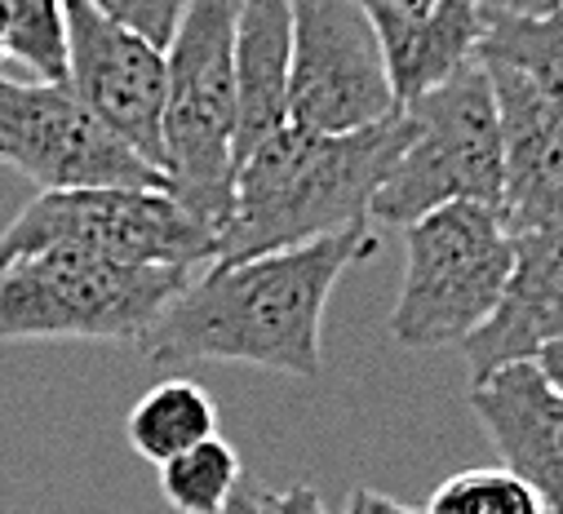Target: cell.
<instances>
[{"mask_svg":"<svg viewBox=\"0 0 563 514\" xmlns=\"http://www.w3.org/2000/svg\"><path fill=\"white\" fill-rule=\"evenodd\" d=\"M377 253L373 222L316 244L279 248L196 276L143 333V359L249 364L279 377H320V333L338 280Z\"/></svg>","mask_w":563,"mask_h":514,"instance_id":"obj_1","label":"cell"},{"mask_svg":"<svg viewBox=\"0 0 563 514\" xmlns=\"http://www.w3.org/2000/svg\"><path fill=\"white\" fill-rule=\"evenodd\" d=\"M404 143V111L338 138L285 124L235 165L231 217L218 231L209 267L316 244L324 235L364 226L368 204L395 169Z\"/></svg>","mask_w":563,"mask_h":514,"instance_id":"obj_2","label":"cell"},{"mask_svg":"<svg viewBox=\"0 0 563 514\" xmlns=\"http://www.w3.org/2000/svg\"><path fill=\"white\" fill-rule=\"evenodd\" d=\"M244 0H187L165 49V191L213 235L235 182V23Z\"/></svg>","mask_w":563,"mask_h":514,"instance_id":"obj_3","label":"cell"},{"mask_svg":"<svg viewBox=\"0 0 563 514\" xmlns=\"http://www.w3.org/2000/svg\"><path fill=\"white\" fill-rule=\"evenodd\" d=\"M196 280L174 267H129L85 248H36L0 262V342L137 346Z\"/></svg>","mask_w":563,"mask_h":514,"instance_id":"obj_4","label":"cell"},{"mask_svg":"<svg viewBox=\"0 0 563 514\" xmlns=\"http://www.w3.org/2000/svg\"><path fill=\"white\" fill-rule=\"evenodd\" d=\"M399 111L408 115V143L377 187L368 222L377 217L390 226H408L444 204L501 209V115L488 67L479 58Z\"/></svg>","mask_w":563,"mask_h":514,"instance_id":"obj_5","label":"cell"},{"mask_svg":"<svg viewBox=\"0 0 563 514\" xmlns=\"http://www.w3.org/2000/svg\"><path fill=\"white\" fill-rule=\"evenodd\" d=\"M515 235L493 204H444L404 226L390 337L408 350L462 346L501 302Z\"/></svg>","mask_w":563,"mask_h":514,"instance_id":"obj_6","label":"cell"},{"mask_svg":"<svg viewBox=\"0 0 563 514\" xmlns=\"http://www.w3.org/2000/svg\"><path fill=\"white\" fill-rule=\"evenodd\" d=\"M218 235L191 217L169 191L143 187H76L41 191L5 231L0 262L36 248H85L129 267L196 271L213 257Z\"/></svg>","mask_w":563,"mask_h":514,"instance_id":"obj_7","label":"cell"},{"mask_svg":"<svg viewBox=\"0 0 563 514\" xmlns=\"http://www.w3.org/2000/svg\"><path fill=\"white\" fill-rule=\"evenodd\" d=\"M289 124L307 134H360L399 111L377 32L360 0H289Z\"/></svg>","mask_w":563,"mask_h":514,"instance_id":"obj_8","label":"cell"},{"mask_svg":"<svg viewBox=\"0 0 563 514\" xmlns=\"http://www.w3.org/2000/svg\"><path fill=\"white\" fill-rule=\"evenodd\" d=\"M0 165L27 174L32 182H41V191H165V174L137 160L67 85L41 80L0 76Z\"/></svg>","mask_w":563,"mask_h":514,"instance_id":"obj_9","label":"cell"},{"mask_svg":"<svg viewBox=\"0 0 563 514\" xmlns=\"http://www.w3.org/2000/svg\"><path fill=\"white\" fill-rule=\"evenodd\" d=\"M67 5V89L152 169L165 174V54L89 0Z\"/></svg>","mask_w":563,"mask_h":514,"instance_id":"obj_10","label":"cell"},{"mask_svg":"<svg viewBox=\"0 0 563 514\" xmlns=\"http://www.w3.org/2000/svg\"><path fill=\"white\" fill-rule=\"evenodd\" d=\"M484 67L501 115V217L510 235L563 226V102L510 67Z\"/></svg>","mask_w":563,"mask_h":514,"instance_id":"obj_11","label":"cell"},{"mask_svg":"<svg viewBox=\"0 0 563 514\" xmlns=\"http://www.w3.org/2000/svg\"><path fill=\"white\" fill-rule=\"evenodd\" d=\"M471 413L488 431L501 466L541 501L563 514V395L537 364H510L471 381Z\"/></svg>","mask_w":563,"mask_h":514,"instance_id":"obj_12","label":"cell"},{"mask_svg":"<svg viewBox=\"0 0 563 514\" xmlns=\"http://www.w3.org/2000/svg\"><path fill=\"white\" fill-rule=\"evenodd\" d=\"M554 337H563V226L519 231L497 311L462 342L471 381L510 364H532Z\"/></svg>","mask_w":563,"mask_h":514,"instance_id":"obj_13","label":"cell"},{"mask_svg":"<svg viewBox=\"0 0 563 514\" xmlns=\"http://www.w3.org/2000/svg\"><path fill=\"white\" fill-rule=\"evenodd\" d=\"M386 63V80L399 107L440 89L453 71L475 63L484 36L479 0H444L435 14H404L390 0H360Z\"/></svg>","mask_w":563,"mask_h":514,"instance_id":"obj_14","label":"cell"},{"mask_svg":"<svg viewBox=\"0 0 563 514\" xmlns=\"http://www.w3.org/2000/svg\"><path fill=\"white\" fill-rule=\"evenodd\" d=\"M289 0H244L235 23V165L289 124Z\"/></svg>","mask_w":563,"mask_h":514,"instance_id":"obj_15","label":"cell"},{"mask_svg":"<svg viewBox=\"0 0 563 514\" xmlns=\"http://www.w3.org/2000/svg\"><path fill=\"white\" fill-rule=\"evenodd\" d=\"M218 435V409L209 400L205 386L187 377H169L133 404L124 422V439L137 457H147L152 466H165L169 457L205 444Z\"/></svg>","mask_w":563,"mask_h":514,"instance_id":"obj_16","label":"cell"},{"mask_svg":"<svg viewBox=\"0 0 563 514\" xmlns=\"http://www.w3.org/2000/svg\"><path fill=\"white\" fill-rule=\"evenodd\" d=\"M475 58L493 67H510L563 102V14L510 19V14L484 10V36H479Z\"/></svg>","mask_w":563,"mask_h":514,"instance_id":"obj_17","label":"cell"},{"mask_svg":"<svg viewBox=\"0 0 563 514\" xmlns=\"http://www.w3.org/2000/svg\"><path fill=\"white\" fill-rule=\"evenodd\" d=\"M5 58L41 85H67V5L63 0H0Z\"/></svg>","mask_w":563,"mask_h":514,"instance_id":"obj_18","label":"cell"},{"mask_svg":"<svg viewBox=\"0 0 563 514\" xmlns=\"http://www.w3.org/2000/svg\"><path fill=\"white\" fill-rule=\"evenodd\" d=\"M156 470H161V492L178 514H222L231 492L240 488V452L218 435L169 457Z\"/></svg>","mask_w":563,"mask_h":514,"instance_id":"obj_19","label":"cell"},{"mask_svg":"<svg viewBox=\"0 0 563 514\" xmlns=\"http://www.w3.org/2000/svg\"><path fill=\"white\" fill-rule=\"evenodd\" d=\"M427 514H545L510 470H462L431 492Z\"/></svg>","mask_w":563,"mask_h":514,"instance_id":"obj_20","label":"cell"},{"mask_svg":"<svg viewBox=\"0 0 563 514\" xmlns=\"http://www.w3.org/2000/svg\"><path fill=\"white\" fill-rule=\"evenodd\" d=\"M89 5L107 23L143 36L147 45H156L161 54L169 49V41H174V32H178V23L187 14V0H89Z\"/></svg>","mask_w":563,"mask_h":514,"instance_id":"obj_21","label":"cell"},{"mask_svg":"<svg viewBox=\"0 0 563 514\" xmlns=\"http://www.w3.org/2000/svg\"><path fill=\"white\" fill-rule=\"evenodd\" d=\"M262 514H329V510H324V501L311 483H294L285 492L262 488Z\"/></svg>","mask_w":563,"mask_h":514,"instance_id":"obj_22","label":"cell"},{"mask_svg":"<svg viewBox=\"0 0 563 514\" xmlns=\"http://www.w3.org/2000/svg\"><path fill=\"white\" fill-rule=\"evenodd\" d=\"M346 514H427V510H412V505H404L377 488H355L346 501Z\"/></svg>","mask_w":563,"mask_h":514,"instance_id":"obj_23","label":"cell"},{"mask_svg":"<svg viewBox=\"0 0 563 514\" xmlns=\"http://www.w3.org/2000/svg\"><path fill=\"white\" fill-rule=\"evenodd\" d=\"M488 14H510V19H550L563 14V0H479Z\"/></svg>","mask_w":563,"mask_h":514,"instance_id":"obj_24","label":"cell"},{"mask_svg":"<svg viewBox=\"0 0 563 514\" xmlns=\"http://www.w3.org/2000/svg\"><path fill=\"white\" fill-rule=\"evenodd\" d=\"M532 364L541 368V377H545V381L554 386V391L563 395V337H554V342H550V346H545V350H541Z\"/></svg>","mask_w":563,"mask_h":514,"instance_id":"obj_25","label":"cell"},{"mask_svg":"<svg viewBox=\"0 0 563 514\" xmlns=\"http://www.w3.org/2000/svg\"><path fill=\"white\" fill-rule=\"evenodd\" d=\"M222 514H262V483L240 479V488L231 492V501H227Z\"/></svg>","mask_w":563,"mask_h":514,"instance_id":"obj_26","label":"cell"},{"mask_svg":"<svg viewBox=\"0 0 563 514\" xmlns=\"http://www.w3.org/2000/svg\"><path fill=\"white\" fill-rule=\"evenodd\" d=\"M395 10H404V14H435L444 0H390Z\"/></svg>","mask_w":563,"mask_h":514,"instance_id":"obj_27","label":"cell"},{"mask_svg":"<svg viewBox=\"0 0 563 514\" xmlns=\"http://www.w3.org/2000/svg\"><path fill=\"white\" fill-rule=\"evenodd\" d=\"M0 63H5V36H0Z\"/></svg>","mask_w":563,"mask_h":514,"instance_id":"obj_28","label":"cell"}]
</instances>
